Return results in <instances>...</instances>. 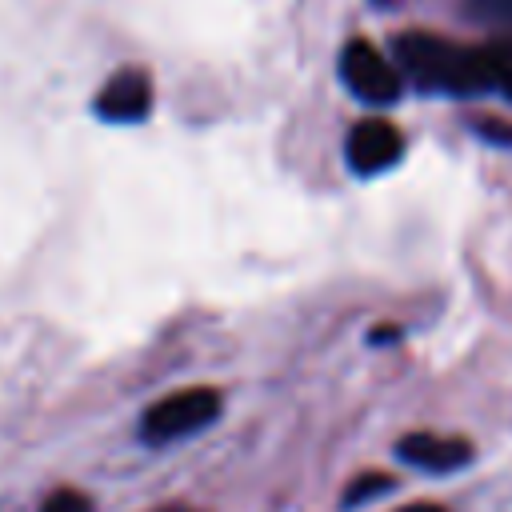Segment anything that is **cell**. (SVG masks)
<instances>
[{"label": "cell", "instance_id": "obj_1", "mask_svg": "<svg viewBox=\"0 0 512 512\" xmlns=\"http://www.w3.org/2000/svg\"><path fill=\"white\" fill-rule=\"evenodd\" d=\"M396 72L400 80H412L424 92H448V96H476L488 88V64L484 48L452 44L432 32H404L396 36Z\"/></svg>", "mask_w": 512, "mask_h": 512}, {"label": "cell", "instance_id": "obj_2", "mask_svg": "<svg viewBox=\"0 0 512 512\" xmlns=\"http://www.w3.org/2000/svg\"><path fill=\"white\" fill-rule=\"evenodd\" d=\"M220 416V392L216 388H184L172 392L164 400H156L144 420H140V436L148 444H172L180 436H192L200 428H208Z\"/></svg>", "mask_w": 512, "mask_h": 512}, {"label": "cell", "instance_id": "obj_3", "mask_svg": "<svg viewBox=\"0 0 512 512\" xmlns=\"http://www.w3.org/2000/svg\"><path fill=\"white\" fill-rule=\"evenodd\" d=\"M340 80L364 104H396L400 88H404L396 64L368 40H348L340 48Z\"/></svg>", "mask_w": 512, "mask_h": 512}, {"label": "cell", "instance_id": "obj_4", "mask_svg": "<svg viewBox=\"0 0 512 512\" xmlns=\"http://www.w3.org/2000/svg\"><path fill=\"white\" fill-rule=\"evenodd\" d=\"M404 152V136L392 120L384 116H368L360 124H352L348 132V144H344V156H348V168L360 172V176H376L384 168H392Z\"/></svg>", "mask_w": 512, "mask_h": 512}, {"label": "cell", "instance_id": "obj_5", "mask_svg": "<svg viewBox=\"0 0 512 512\" xmlns=\"http://www.w3.org/2000/svg\"><path fill=\"white\" fill-rule=\"evenodd\" d=\"M152 112V76L144 68H120L96 92V116L112 124H136Z\"/></svg>", "mask_w": 512, "mask_h": 512}, {"label": "cell", "instance_id": "obj_6", "mask_svg": "<svg viewBox=\"0 0 512 512\" xmlns=\"http://www.w3.org/2000/svg\"><path fill=\"white\" fill-rule=\"evenodd\" d=\"M396 456L424 472H456L472 464V444L460 436H436V432H412L396 444Z\"/></svg>", "mask_w": 512, "mask_h": 512}, {"label": "cell", "instance_id": "obj_7", "mask_svg": "<svg viewBox=\"0 0 512 512\" xmlns=\"http://www.w3.org/2000/svg\"><path fill=\"white\" fill-rule=\"evenodd\" d=\"M484 64H488V88L512 100V36L484 44Z\"/></svg>", "mask_w": 512, "mask_h": 512}, {"label": "cell", "instance_id": "obj_8", "mask_svg": "<svg viewBox=\"0 0 512 512\" xmlns=\"http://www.w3.org/2000/svg\"><path fill=\"white\" fill-rule=\"evenodd\" d=\"M384 492H392V476H388V472H364V476H356V480L344 488L340 508H356V504H364V500H372V496H384Z\"/></svg>", "mask_w": 512, "mask_h": 512}, {"label": "cell", "instance_id": "obj_9", "mask_svg": "<svg viewBox=\"0 0 512 512\" xmlns=\"http://www.w3.org/2000/svg\"><path fill=\"white\" fill-rule=\"evenodd\" d=\"M40 512H92V500H88L84 492H76V488H56V492L40 504Z\"/></svg>", "mask_w": 512, "mask_h": 512}, {"label": "cell", "instance_id": "obj_10", "mask_svg": "<svg viewBox=\"0 0 512 512\" xmlns=\"http://www.w3.org/2000/svg\"><path fill=\"white\" fill-rule=\"evenodd\" d=\"M476 132H480L484 140H492V144L512 148V124H508V120H480V124H476Z\"/></svg>", "mask_w": 512, "mask_h": 512}, {"label": "cell", "instance_id": "obj_11", "mask_svg": "<svg viewBox=\"0 0 512 512\" xmlns=\"http://www.w3.org/2000/svg\"><path fill=\"white\" fill-rule=\"evenodd\" d=\"M476 8H484L492 16H512V0H476Z\"/></svg>", "mask_w": 512, "mask_h": 512}, {"label": "cell", "instance_id": "obj_12", "mask_svg": "<svg viewBox=\"0 0 512 512\" xmlns=\"http://www.w3.org/2000/svg\"><path fill=\"white\" fill-rule=\"evenodd\" d=\"M396 512H444L440 504H404V508H396Z\"/></svg>", "mask_w": 512, "mask_h": 512}, {"label": "cell", "instance_id": "obj_13", "mask_svg": "<svg viewBox=\"0 0 512 512\" xmlns=\"http://www.w3.org/2000/svg\"><path fill=\"white\" fill-rule=\"evenodd\" d=\"M376 4H384V0H376Z\"/></svg>", "mask_w": 512, "mask_h": 512}]
</instances>
